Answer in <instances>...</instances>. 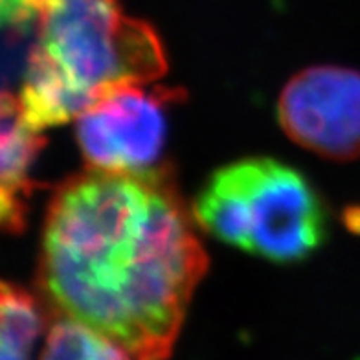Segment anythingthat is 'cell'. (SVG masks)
<instances>
[{"mask_svg":"<svg viewBox=\"0 0 360 360\" xmlns=\"http://www.w3.org/2000/svg\"><path fill=\"white\" fill-rule=\"evenodd\" d=\"M208 256L164 169L72 176L50 202L41 285L59 313L124 347L166 360Z\"/></svg>","mask_w":360,"mask_h":360,"instance_id":"1","label":"cell"},{"mask_svg":"<svg viewBox=\"0 0 360 360\" xmlns=\"http://www.w3.org/2000/svg\"><path fill=\"white\" fill-rule=\"evenodd\" d=\"M35 32L17 103L24 124L37 133L167 70L155 28L125 13L118 0H46Z\"/></svg>","mask_w":360,"mask_h":360,"instance_id":"2","label":"cell"},{"mask_svg":"<svg viewBox=\"0 0 360 360\" xmlns=\"http://www.w3.org/2000/svg\"><path fill=\"white\" fill-rule=\"evenodd\" d=\"M191 214L219 241L274 263L307 259L327 232L326 204L311 180L266 157L215 171L195 197Z\"/></svg>","mask_w":360,"mask_h":360,"instance_id":"3","label":"cell"},{"mask_svg":"<svg viewBox=\"0 0 360 360\" xmlns=\"http://www.w3.org/2000/svg\"><path fill=\"white\" fill-rule=\"evenodd\" d=\"M176 96L167 89L124 86L77 116L76 136L92 169L146 173L158 169L167 138V112Z\"/></svg>","mask_w":360,"mask_h":360,"instance_id":"4","label":"cell"},{"mask_svg":"<svg viewBox=\"0 0 360 360\" xmlns=\"http://www.w3.org/2000/svg\"><path fill=\"white\" fill-rule=\"evenodd\" d=\"M278 122L292 142L318 157L360 158V72L344 67L302 70L281 90Z\"/></svg>","mask_w":360,"mask_h":360,"instance_id":"5","label":"cell"},{"mask_svg":"<svg viewBox=\"0 0 360 360\" xmlns=\"http://www.w3.org/2000/svg\"><path fill=\"white\" fill-rule=\"evenodd\" d=\"M43 147L37 131L24 124L13 96H0V224L13 226L24 214L28 173Z\"/></svg>","mask_w":360,"mask_h":360,"instance_id":"6","label":"cell"},{"mask_svg":"<svg viewBox=\"0 0 360 360\" xmlns=\"http://www.w3.org/2000/svg\"><path fill=\"white\" fill-rule=\"evenodd\" d=\"M43 314L26 290L0 281V360H30Z\"/></svg>","mask_w":360,"mask_h":360,"instance_id":"7","label":"cell"},{"mask_svg":"<svg viewBox=\"0 0 360 360\" xmlns=\"http://www.w3.org/2000/svg\"><path fill=\"white\" fill-rule=\"evenodd\" d=\"M39 360H133L124 347L85 323L61 316L50 327Z\"/></svg>","mask_w":360,"mask_h":360,"instance_id":"8","label":"cell"}]
</instances>
